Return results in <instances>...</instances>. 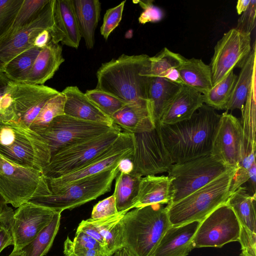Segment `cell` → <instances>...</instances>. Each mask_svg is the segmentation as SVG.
<instances>
[{
  "label": "cell",
  "mask_w": 256,
  "mask_h": 256,
  "mask_svg": "<svg viewBox=\"0 0 256 256\" xmlns=\"http://www.w3.org/2000/svg\"><path fill=\"white\" fill-rule=\"evenodd\" d=\"M62 92L66 96L65 114L86 121L110 126L115 124L76 86H67Z\"/></svg>",
  "instance_id": "7402d4cb"
},
{
  "label": "cell",
  "mask_w": 256,
  "mask_h": 256,
  "mask_svg": "<svg viewBox=\"0 0 256 256\" xmlns=\"http://www.w3.org/2000/svg\"><path fill=\"white\" fill-rule=\"evenodd\" d=\"M24 256V254L22 250H14L8 256Z\"/></svg>",
  "instance_id": "91938a15"
},
{
  "label": "cell",
  "mask_w": 256,
  "mask_h": 256,
  "mask_svg": "<svg viewBox=\"0 0 256 256\" xmlns=\"http://www.w3.org/2000/svg\"><path fill=\"white\" fill-rule=\"evenodd\" d=\"M5 124L4 122H3L0 120V129Z\"/></svg>",
  "instance_id": "94428289"
},
{
  "label": "cell",
  "mask_w": 256,
  "mask_h": 256,
  "mask_svg": "<svg viewBox=\"0 0 256 256\" xmlns=\"http://www.w3.org/2000/svg\"><path fill=\"white\" fill-rule=\"evenodd\" d=\"M172 180L164 175L142 177L134 208L154 204H169L172 196Z\"/></svg>",
  "instance_id": "d4e9b609"
},
{
  "label": "cell",
  "mask_w": 256,
  "mask_h": 256,
  "mask_svg": "<svg viewBox=\"0 0 256 256\" xmlns=\"http://www.w3.org/2000/svg\"><path fill=\"white\" fill-rule=\"evenodd\" d=\"M118 213L114 194L98 202L92 208L90 218L98 220Z\"/></svg>",
  "instance_id": "bcb514c9"
},
{
  "label": "cell",
  "mask_w": 256,
  "mask_h": 256,
  "mask_svg": "<svg viewBox=\"0 0 256 256\" xmlns=\"http://www.w3.org/2000/svg\"><path fill=\"white\" fill-rule=\"evenodd\" d=\"M150 56L122 54L103 63L97 70L96 88L127 104L148 100L151 76Z\"/></svg>",
  "instance_id": "7a4b0ae2"
},
{
  "label": "cell",
  "mask_w": 256,
  "mask_h": 256,
  "mask_svg": "<svg viewBox=\"0 0 256 256\" xmlns=\"http://www.w3.org/2000/svg\"><path fill=\"white\" fill-rule=\"evenodd\" d=\"M64 61L61 45L50 40L46 46L41 48L26 83L44 84L54 76Z\"/></svg>",
  "instance_id": "cb8c5ba5"
},
{
  "label": "cell",
  "mask_w": 256,
  "mask_h": 256,
  "mask_svg": "<svg viewBox=\"0 0 256 256\" xmlns=\"http://www.w3.org/2000/svg\"><path fill=\"white\" fill-rule=\"evenodd\" d=\"M237 78L234 71L211 89L202 94L205 104L217 110H226Z\"/></svg>",
  "instance_id": "d590c367"
},
{
  "label": "cell",
  "mask_w": 256,
  "mask_h": 256,
  "mask_svg": "<svg viewBox=\"0 0 256 256\" xmlns=\"http://www.w3.org/2000/svg\"><path fill=\"white\" fill-rule=\"evenodd\" d=\"M220 117L214 109L204 104L188 120L160 124L162 138L174 164L211 154Z\"/></svg>",
  "instance_id": "6da1fadb"
},
{
  "label": "cell",
  "mask_w": 256,
  "mask_h": 256,
  "mask_svg": "<svg viewBox=\"0 0 256 256\" xmlns=\"http://www.w3.org/2000/svg\"><path fill=\"white\" fill-rule=\"evenodd\" d=\"M24 0H0V38L11 28Z\"/></svg>",
  "instance_id": "60d3db41"
},
{
  "label": "cell",
  "mask_w": 256,
  "mask_h": 256,
  "mask_svg": "<svg viewBox=\"0 0 256 256\" xmlns=\"http://www.w3.org/2000/svg\"><path fill=\"white\" fill-rule=\"evenodd\" d=\"M124 247L136 256H152L172 226L168 210L154 204L126 212L122 218Z\"/></svg>",
  "instance_id": "3957f363"
},
{
  "label": "cell",
  "mask_w": 256,
  "mask_h": 256,
  "mask_svg": "<svg viewBox=\"0 0 256 256\" xmlns=\"http://www.w3.org/2000/svg\"><path fill=\"white\" fill-rule=\"evenodd\" d=\"M111 256H136L130 250L126 247L118 250Z\"/></svg>",
  "instance_id": "680465c9"
},
{
  "label": "cell",
  "mask_w": 256,
  "mask_h": 256,
  "mask_svg": "<svg viewBox=\"0 0 256 256\" xmlns=\"http://www.w3.org/2000/svg\"><path fill=\"white\" fill-rule=\"evenodd\" d=\"M252 51L240 68L237 75L232 94L228 103L226 111L236 109L242 110L252 84L256 76V44H254Z\"/></svg>",
  "instance_id": "f1b7e54d"
},
{
  "label": "cell",
  "mask_w": 256,
  "mask_h": 256,
  "mask_svg": "<svg viewBox=\"0 0 256 256\" xmlns=\"http://www.w3.org/2000/svg\"><path fill=\"white\" fill-rule=\"evenodd\" d=\"M256 194H251L244 186L232 194L226 202L234 210L240 226L256 232Z\"/></svg>",
  "instance_id": "f546056e"
},
{
  "label": "cell",
  "mask_w": 256,
  "mask_h": 256,
  "mask_svg": "<svg viewBox=\"0 0 256 256\" xmlns=\"http://www.w3.org/2000/svg\"><path fill=\"white\" fill-rule=\"evenodd\" d=\"M120 172L129 174L133 170V164L130 158L122 160L118 164Z\"/></svg>",
  "instance_id": "9f6ffc18"
},
{
  "label": "cell",
  "mask_w": 256,
  "mask_h": 256,
  "mask_svg": "<svg viewBox=\"0 0 256 256\" xmlns=\"http://www.w3.org/2000/svg\"><path fill=\"white\" fill-rule=\"evenodd\" d=\"M150 132L134 134V150L130 158L133 170L130 174L140 176L167 172L174 164L160 132V124Z\"/></svg>",
  "instance_id": "8fae6325"
},
{
  "label": "cell",
  "mask_w": 256,
  "mask_h": 256,
  "mask_svg": "<svg viewBox=\"0 0 256 256\" xmlns=\"http://www.w3.org/2000/svg\"><path fill=\"white\" fill-rule=\"evenodd\" d=\"M142 178L138 174L119 172L115 178L113 194L118 212H126L134 208Z\"/></svg>",
  "instance_id": "4dcf8cb0"
},
{
  "label": "cell",
  "mask_w": 256,
  "mask_h": 256,
  "mask_svg": "<svg viewBox=\"0 0 256 256\" xmlns=\"http://www.w3.org/2000/svg\"><path fill=\"white\" fill-rule=\"evenodd\" d=\"M126 213L118 212L115 215L98 220L89 218L104 238L109 256L124 247L122 218Z\"/></svg>",
  "instance_id": "d6a6232c"
},
{
  "label": "cell",
  "mask_w": 256,
  "mask_h": 256,
  "mask_svg": "<svg viewBox=\"0 0 256 256\" xmlns=\"http://www.w3.org/2000/svg\"><path fill=\"white\" fill-rule=\"evenodd\" d=\"M66 96L61 92L44 105L30 128L34 132L44 128L55 118L64 114Z\"/></svg>",
  "instance_id": "74e56055"
},
{
  "label": "cell",
  "mask_w": 256,
  "mask_h": 256,
  "mask_svg": "<svg viewBox=\"0 0 256 256\" xmlns=\"http://www.w3.org/2000/svg\"><path fill=\"white\" fill-rule=\"evenodd\" d=\"M76 16L86 46L92 49L95 43V31L100 19L101 4L98 0H73Z\"/></svg>",
  "instance_id": "4316f807"
},
{
  "label": "cell",
  "mask_w": 256,
  "mask_h": 256,
  "mask_svg": "<svg viewBox=\"0 0 256 256\" xmlns=\"http://www.w3.org/2000/svg\"><path fill=\"white\" fill-rule=\"evenodd\" d=\"M126 2V0L122 1L118 6L106 11L100 29L101 34L106 40L121 21Z\"/></svg>",
  "instance_id": "7bdbcfd3"
},
{
  "label": "cell",
  "mask_w": 256,
  "mask_h": 256,
  "mask_svg": "<svg viewBox=\"0 0 256 256\" xmlns=\"http://www.w3.org/2000/svg\"><path fill=\"white\" fill-rule=\"evenodd\" d=\"M40 50L33 46L20 54L7 64L3 72L12 81L26 82Z\"/></svg>",
  "instance_id": "e575fe53"
},
{
  "label": "cell",
  "mask_w": 256,
  "mask_h": 256,
  "mask_svg": "<svg viewBox=\"0 0 256 256\" xmlns=\"http://www.w3.org/2000/svg\"><path fill=\"white\" fill-rule=\"evenodd\" d=\"M200 222L172 226L166 231L152 256H186L194 248L193 238Z\"/></svg>",
  "instance_id": "ffe728a7"
},
{
  "label": "cell",
  "mask_w": 256,
  "mask_h": 256,
  "mask_svg": "<svg viewBox=\"0 0 256 256\" xmlns=\"http://www.w3.org/2000/svg\"><path fill=\"white\" fill-rule=\"evenodd\" d=\"M240 226L232 209L220 206L200 222L193 238L194 248H221L238 241Z\"/></svg>",
  "instance_id": "4fadbf2b"
},
{
  "label": "cell",
  "mask_w": 256,
  "mask_h": 256,
  "mask_svg": "<svg viewBox=\"0 0 256 256\" xmlns=\"http://www.w3.org/2000/svg\"><path fill=\"white\" fill-rule=\"evenodd\" d=\"M59 92L44 84L12 81L9 93L14 114L12 122L30 128L46 102Z\"/></svg>",
  "instance_id": "9a60e30c"
},
{
  "label": "cell",
  "mask_w": 256,
  "mask_h": 256,
  "mask_svg": "<svg viewBox=\"0 0 256 256\" xmlns=\"http://www.w3.org/2000/svg\"><path fill=\"white\" fill-rule=\"evenodd\" d=\"M230 168L210 154L182 163L174 164L168 176L172 178V196L169 204H174L220 176Z\"/></svg>",
  "instance_id": "9c48e42d"
},
{
  "label": "cell",
  "mask_w": 256,
  "mask_h": 256,
  "mask_svg": "<svg viewBox=\"0 0 256 256\" xmlns=\"http://www.w3.org/2000/svg\"><path fill=\"white\" fill-rule=\"evenodd\" d=\"M78 119L66 114L54 118L49 124L36 132L48 146L52 156L60 150L89 140L118 128Z\"/></svg>",
  "instance_id": "30bf717a"
},
{
  "label": "cell",
  "mask_w": 256,
  "mask_h": 256,
  "mask_svg": "<svg viewBox=\"0 0 256 256\" xmlns=\"http://www.w3.org/2000/svg\"><path fill=\"white\" fill-rule=\"evenodd\" d=\"M250 34L235 28L224 33L217 42L209 65L212 86L225 78L236 68H241L252 51Z\"/></svg>",
  "instance_id": "7c38bea8"
},
{
  "label": "cell",
  "mask_w": 256,
  "mask_h": 256,
  "mask_svg": "<svg viewBox=\"0 0 256 256\" xmlns=\"http://www.w3.org/2000/svg\"><path fill=\"white\" fill-rule=\"evenodd\" d=\"M204 104L202 93L184 85L165 110L160 124H172L188 120Z\"/></svg>",
  "instance_id": "603a6c76"
},
{
  "label": "cell",
  "mask_w": 256,
  "mask_h": 256,
  "mask_svg": "<svg viewBox=\"0 0 256 256\" xmlns=\"http://www.w3.org/2000/svg\"><path fill=\"white\" fill-rule=\"evenodd\" d=\"M136 2L143 9L138 19L140 24H144L149 22H158L164 18V12L154 5L152 0H138Z\"/></svg>",
  "instance_id": "ee69618b"
},
{
  "label": "cell",
  "mask_w": 256,
  "mask_h": 256,
  "mask_svg": "<svg viewBox=\"0 0 256 256\" xmlns=\"http://www.w3.org/2000/svg\"><path fill=\"white\" fill-rule=\"evenodd\" d=\"M119 172L118 164L64 186L48 188L46 194L29 202L62 213L66 210L78 207L110 192L112 182Z\"/></svg>",
  "instance_id": "8992f818"
},
{
  "label": "cell",
  "mask_w": 256,
  "mask_h": 256,
  "mask_svg": "<svg viewBox=\"0 0 256 256\" xmlns=\"http://www.w3.org/2000/svg\"><path fill=\"white\" fill-rule=\"evenodd\" d=\"M64 254L67 256H102L98 251L86 250L75 245L68 236L64 242Z\"/></svg>",
  "instance_id": "816d5d0a"
},
{
  "label": "cell",
  "mask_w": 256,
  "mask_h": 256,
  "mask_svg": "<svg viewBox=\"0 0 256 256\" xmlns=\"http://www.w3.org/2000/svg\"><path fill=\"white\" fill-rule=\"evenodd\" d=\"M14 244V240L8 228H0V253L6 247Z\"/></svg>",
  "instance_id": "db71d44e"
},
{
  "label": "cell",
  "mask_w": 256,
  "mask_h": 256,
  "mask_svg": "<svg viewBox=\"0 0 256 256\" xmlns=\"http://www.w3.org/2000/svg\"><path fill=\"white\" fill-rule=\"evenodd\" d=\"M255 172H256V162L250 168L238 167L232 182L230 190V195L238 188L246 184L252 174Z\"/></svg>",
  "instance_id": "f907efd6"
},
{
  "label": "cell",
  "mask_w": 256,
  "mask_h": 256,
  "mask_svg": "<svg viewBox=\"0 0 256 256\" xmlns=\"http://www.w3.org/2000/svg\"><path fill=\"white\" fill-rule=\"evenodd\" d=\"M211 154L230 168H237L243 157L242 126L236 117L226 112L221 114Z\"/></svg>",
  "instance_id": "ac0fdd59"
},
{
  "label": "cell",
  "mask_w": 256,
  "mask_h": 256,
  "mask_svg": "<svg viewBox=\"0 0 256 256\" xmlns=\"http://www.w3.org/2000/svg\"><path fill=\"white\" fill-rule=\"evenodd\" d=\"M256 76H254L246 101L241 110L242 119L240 122L242 127L244 138V156L242 158L253 152H256Z\"/></svg>",
  "instance_id": "1f68e13d"
},
{
  "label": "cell",
  "mask_w": 256,
  "mask_h": 256,
  "mask_svg": "<svg viewBox=\"0 0 256 256\" xmlns=\"http://www.w3.org/2000/svg\"><path fill=\"white\" fill-rule=\"evenodd\" d=\"M185 58L181 54L164 48L157 54L150 58V76L166 78L182 64Z\"/></svg>",
  "instance_id": "8d00e7d4"
},
{
  "label": "cell",
  "mask_w": 256,
  "mask_h": 256,
  "mask_svg": "<svg viewBox=\"0 0 256 256\" xmlns=\"http://www.w3.org/2000/svg\"><path fill=\"white\" fill-rule=\"evenodd\" d=\"M12 80L0 72V120L4 124L13 122L14 114L9 88Z\"/></svg>",
  "instance_id": "b9f144b4"
},
{
  "label": "cell",
  "mask_w": 256,
  "mask_h": 256,
  "mask_svg": "<svg viewBox=\"0 0 256 256\" xmlns=\"http://www.w3.org/2000/svg\"><path fill=\"white\" fill-rule=\"evenodd\" d=\"M111 118L124 131L133 134L150 132L156 126L148 100L127 104Z\"/></svg>",
  "instance_id": "44dd1931"
},
{
  "label": "cell",
  "mask_w": 256,
  "mask_h": 256,
  "mask_svg": "<svg viewBox=\"0 0 256 256\" xmlns=\"http://www.w3.org/2000/svg\"><path fill=\"white\" fill-rule=\"evenodd\" d=\"M72 242L77 246L88 250L98 251L102 256H105L100 244L94 238L82 231L76 230Z\"/></svg>",
  "instance_id": "681fc988"
},
{
  "label": "cell",
  "mask_w": 256,
  "mask_h": 256,
  "mask_svg": "<svg viewBox=\"0 0 256 256\" xmlns=\"http://www.w3.org/2000/svg\"><path fill=\"white\" fill-rule=\"evenodd\" d=\"M48 191L42 171L18 166L0 154V194L8 204L18 208Z\"/></svg>",
  "instance_id": "ba28073f"
},
{
  "label": "cell",
  "mask_w": 256,
  "mask_h": 256,
  "mask_svg": "<svg viewBox=\"0 0 256 256\" xmlns=\"http://www.w3.org/2000/svg\"><path fill=\"white\" fill-rule=\"evenodd\" d=\"M237 168H232L179 201L166 205L172 226L202 222L214 210L226 204Z\"/></svg>",
  "instance_id": "277c9868"
},
{
  "label": "cell",
  "mask_w": 256,
  "mask_h": 256,
  "mask_svg": "<svg viewBox=\"0 0 256 256\" xmlns=\"http://www.w3.org/2000/svg\"><path fill=\"white\" fill-rule=\"evenodd\" d=\"M177 70L184 86L202 94L212 88L210 66L201 59L186 58Z\"/></svg>",
  "instance_id": "83f0119b"
},
{
  "label": "cell",
  "mask_w": 256,
  "mask_h": 256,
  "mask_svg": "<svg viewBox=\"0 0 256 256\" xmlns=\"http://www.w3.org/2000/svg\"><path fill=\"white\" fill-rule=\"evenodd\" d=\"M0 154L18 166L42 172L52 157L48 146L40 134L13 122L0 129Z\"/></svg>",
  "instance_id": "5b68a950"
},
{
  "label": "cell",
  "mask_w": 256,
  "mask_h": 256,
  "mask_svg": "<svg viewBox=\"0 0 256 256\" xmlns=\"http://www.w3.org/2000/svg\"><path fill=\"white\" fill-rule=\"evenodd\" d=\"M14 214L12 208L8 206L4 198L0 194V228L10 230V226Z\"/></svg>",
  "instance_id": "f5cc1de1"
},
{
  "label": "cell",
  "mask_w": 256,
  "mask_h": 256,
  "mask_svg": "<svg viewBox=\"0 0 256 256\" xmlns=\"http://www.w3.org/2000/svg\"><path fill=\"white\" fill-rule=\"evenodd\" d=\"M256 0H250L246 10L238 18L235 28L238 30L251 34L256 27Z\"/></svg>",
  "instance_id": "f6af8a7d"
},
{
  "label": "cell",
  "mask_w": 256,
  "mask_h": 256,
  "mask_svg": "<svg viewBox=\"0 0 256 256\" xmlns=\"http://www.w3.org/2000/svg\"><path fill=\"white\" fill-rule=\"evenodd\" d=\"M250 0H239L237 2L236 10L238 14H242L245 12L250 2Z\"/></svg>",
  "instance_id": "6f0895ef"
},
{
  "label": "cell",
  "mask_w": 256,
  "mask_h": 256,
  "mask_svg": "<svg viewBox=\"0 0 256 256\" xmlns=\"http://www.w3.org/2000/svg\"><path fill=\"white\" fill-rule=\"evenodd\" d=\"M84 94L92 102L110 118L127 104L116 97L96 88L87 90Z\"/></svg>",
  "instance_id": "ab89813d"
},
{
  "label": "cell",
  "mask_w": 256,
  "mask_h": 256,
  "mask_svg": "<svg viewBox=\"0 0 256 256\" xmlns=\"http://www.w3.org/2000/svg\"><path fill=\"white\" fill-rule=\"evenodd\" d=\"M60 218L61 213H56L50 223L22 250L24 256H44L46 254L58 232Z\"/></svg>",
  "instance_id": "836d02e7"
},
{
  "label": "cell",
  "mask_w": 256,
  "mask_h": 256,
  "mask_svg": "<svg viewBox=\"0 0 256 256\" xmlns=\"http://www.w3.org/2000/svg\"><path fill=\"white\" fill-rule=\"evenodd\" d=\"M122 129H115L89 140L62 148L52 156L43 169L46 178H56L74 172L96 159L119 136Z\"/></svg>",
  "instance_id": "52a82bcc"
},
{
  "label": "cell",
  "mask_w": 256,
  "mask_h": 256,
  "mask_svg": "<svg viewBox=\"0 0 256 256\" xmlns=\"http://www.w3.org/2000/svg\"><path fill=\"white\" fill-rule=\"evenodd\" d=\"M238 241L241 246L240 256H256V232L240 226Z\"/></svg>",
  "instance_id": "7dc6e473"
},
{
  "label": "cell",
  "mask_w": 256,
  "mask_h": 256,
  "mask_svg": "<svg viewBox=\"0 0 256 256\" xmlns=\"http://www.w3.org/2000/svg\"><path fill=\"white\" fill-rule=\"evenodd\" d=\"M183 86L164 78H151L148 102L155 124H160L165 110Z\"/></svg>",
  "instance_id": "484cf974"
},
{
  "label": "cell",
  "mask_w": 256,
  "mask_h": 256,
  "mask_svg": "<svg viewBox=\"0 0 256 256\" xmlns=\"http://www.w3.org/2000/svg\"><path fill=\"white\" fill-rule=\"evenodd\" d=\"M54 24L50 32L55 44L77 49L82 36L78 28L73 0H53Z\"/></svg>",
  "instance_id": "d6986e66"
},
{
  "label": "cell",
  "mask_w": 256,
  "mask_h": 256,
  "mask_svg": "<svg viewBox=\"0 0 256 256\" xmlns=\"http://www.w3.org/2000/svg\"><path fill=\"white\" fill-rule=\"evenodd\" d=\"M56 213L31 202L18 207L14 211L10 226L14 240L13 250H22L30 242L50 223Z\"/></svg>",
  "instance_id": "2e32d148"
},
{
  "label": "cell",
  "mask_w": 256,
  "mask_h": 256,
  "mask_svg": "<svg viewBox=\"0 0 256 256\" xmlns=\"http://www.w3.org/2000/svg\"><path fill=\"white\" fill-rule=\"evenodd\" d=\"M51 40L50 31L46 30L40 32L35 38L34 46L39 48H42L46 46Z\"/></svg>",
  "instance_id": "11a10c76"
},
{
  "label": "cell",
  "mask_w": 256,
  "mask_h": 256,
  "mask_svg": "<svg viewBox=\"0 0 256 256\" xmlns=\"http://www.w3.org/2000/svg\"><path fill=\"white\" fill-rule=\"evenodd\" d=\"M52 7L53 0H50L30 24L0 38V72L14 57L34 46V38L40 32L46 30L50 32L54 24Z\"/></svg>",
  "instance_id": "e0dca14e"
},
{
  "label": "cell",
  "mask_w": 256,
  "mask_h": 256,
  "mask_svg": "<svg viewBox=\"0 0 256 256\" xmlns=\"http://www.w3.org/2000/svg\"><path fill=\"white\" fill-rule=\"evenodd\" d=\"M76 230H80L94 238L102 248L105 256H109L106 244L100 232L90 220H82L79 224Z\"/></svg>",
  "instance_id": "c3c4849f"
},
{
  "label": "cell",
  "mask_w": 256,
  "mask_h": 256,
  "mask_svg": "<svg viewBox=\"0 0 256 256\" xmlns=\"http://www.w3.org/2000/svg\"><path fill=\"white\" fill-rule=\"evenodd\" d=\"M134 150V134L122 131L114 142L96 159L86 166L56 178H46L48 188H59L90 176L117 166L122 159L131 158Z\"/></svg>",
  "instance_id": "5bb4252c"
},
{
  "label": "cell",
  "mask_w": 256,
  "mask_h": 256,
  "mask_svg": "<svg viewBox=\"0 0 256 256\" xmlns=\"http://www.w3.org/2000/svg\"></svg>",
  "instance_id": "6125c7cd"
},
{
  "label": "cell",
  "mask_w": 256,
  "mask_h": 256,
  "mask_svg": "<svg viewBox=\"0 0 256 256\" xmlns=\"http://www.w3.org/2000/svg\"><path fill=\"white\" fill-rule=\"evenodd\" d=\"M49 1L50 0H24L12 26L8 33L14 32L30 24L38 16Z\"/></svg>",
  "instance_id": "f35d334b"
}]
</instances>
